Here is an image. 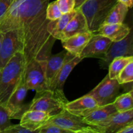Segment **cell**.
<instances>
[{"label":"cell","instance_id":"obj_12","mask_svg":"<svg viewBox=\"0 0 133 133\" xmlns=\"http://www.w3.org/2000/svg\"><path fill=\"white\" fill-rule=\"evenodd\" d=\"M131 123H133V109L122 112H116L96 126L101 133H117L122 127Z\"/></svg>","mask_w":133,"mask_h":133},{"label":"cell","instance_id":"obj_11","mask_svg":"<svg viewBox=\"0 0 133 133\" xmlns=\"http://www.w3.org/2000/svg\"><path fill=\"white\" fill-rule=\"evenodd\" d=\"M64 103L56 97L50 91L36 94L32 103L29 104L28 110H39L49 115H55L64 110Z\"/></svg>","mask_w":133,"mask_h":133},{"label":"cell","instance_id":"obj_20","mask_svg":"<svg viewBox=\"0 0 133 133\" xmlns=\"http://www.w3.org/2000/svg\"><path fill=\"white\" fill-rule=\"evenodd\" d=\"M116 112V109L112 103L104 106L98 107L83 116V118L88 123L96 126L106 120L110 115Z\"/></svg>","mask_w":133,"mask_h":133},{"label":"cell","instance_id":"obj_2","mask_svg":"<svg viewBox=\"0 0 133 133\" xmlns=\"http://www.w3.org/2000/svg\"><path fill=\"white\" fill-rule=\"evenodd\" d=\"M26 59L23 51H18L3 68L0 69V105L5 106L24 75Z\"/></svg>","mask_w":133,"mask_h":133},{"label":"cell","instance_id":"obj_1","mask_svg":"<svg viewBox=\"0 0 133 133\" xmlns=\"http://www.w3.org/2000/svg\"><path fill=\"white\" fill-rule=\"evenodd\" d=\"M51 0H10L0 19V31L17 29L23 44L26 66L32 60L45 61L55 42L48 31L46 8Z\"/></svg>","mask_w":133,"mask_h":133},{"label":"cell","instance_id":"obj_19","mask_svg":"<svg viewBox=\"0 0 133 133\" xmlns=\"http://www.w3.org/2000/svg\"><path fill=\"white\" fill-rule=\"evenodd\" d=\"M76 10V14L70 19L62 32L61 41L74 35L89 31L87 20L83 12L80 9Z\"/></svg>","mask_w":133,"mask_h":133},{"label":"cell","instance_id":"obj_25","mask_svg":"<svg viewBox=\"0 0 133 133\" xmlns=\"http://www.w3.org/2000/svg\"><path fill=\"white\" fill-rule=\"evenodd\" d=\"M116 79L121 85L132 83L133 81V61L130 62L121 71Z\"/></svg>","mask_w":133,"mask_h":133},{"label":"cell","instance_id":"obj_26","mask_svg":"<svg viewBox=\"0 0 133 133\" xmlns=\"http://www.w3.org/2000/svg\"><path fill=\"white\" fill-rule=\"evenodd\" d=\"M62 15L57 5V1L49 2L46 8V18L48 20H55Z\"/></svg>","mask_w":133,"mask_h":133},{"label":"cell","instance_id":"obj_23","mask_svg":"<svg viewBox=\"0 0 133 133\" xmlns=\"http://www.w3.org/2000/svg\"><path fill=\"white\" fill-rule=\"evenodd\" d=\"M131 61H133V56L119 57L113 59L108 67L109 78L116 79L121 71Z\"/></svg>","mask_w":133,"mask_h":133},{"label":"cell","instance_id":"obj_4","mask_svg":"<svg viewBox=\"0 0 133 133\" xmlns=\"http://www.w3.org/2000/svg\"><path fill=\"white\" fill-rule=\"evenodd\" d=\"M70 133H101L97 126L87 123L83 117L75 115L64 110L51 116L48 120Z\"/></svg>","mask_w":133,"mask_h":133},{"label":"cell","instance_id":"obj_15","mask_svg":"<svg viewBox=\"0 0 133 133\" xmlns=\"http://www.w3.org/2000/svg\"><path fill=\"white\" fill-rule=\"evenodd\" d=\"M51 116L39 110H28L25 112L20 118L19 124L23 127L36 132L38 129L45 124Z\"/></svg>","mask_w":133,"mask_h":133},{"label":"cell","instance_id":"obj_31","mask_svg":"<svg viewBox=\"0 0 133 133\" xmlns=\"http://www.w3.org/2000/svg\"><path fill=\"white\" fill-rule=\"evenodd\" d=\"M10 0H0V19L10 6Z\"/></svg>","mask_w":133,"mask_h":133},{"label":"cell","instance_id":"obj_13","mask_svg":"<svg viewBox=\"0 0 133 133\" xmlns=\"http://www.w3.org/2000/svg\"><path fill=\"white\" fill-rule=\"evenodd\" d=\"M112 42L110 39L103 35L93 33L79 57L82 58L88 57H97L100 58L106 53Z\"/></svg>","mask_w":133,"mask_h":133},{"label":"cell","instance_id":"obj_17","mask_svg":"<svg viewBox=\"0 0 133 133\" xmlns=\"http://www.w3.org/2000/svg\"><path fill=\"white\" fill-rule=\"evenodd\" d=\"M131 31V28L123 23L113 24L103 23L93 33L103 35L110 39L112 42H118L125 38Z\"/></svg>","mask_w":133,"mask_h":133},{"label":"cell","instance_id":"obj_14","mask_svg":"<svg viewBox=\"0 0 133 133\" xmlns=\"http://www.w3.org/2000/svg\"><path fill=\"white\" fill-rule=\"evenodd\" d=\"M98 107L92 96L85 95L74 101L66 102L64 105V109L71 114L83 117Z\"/></svg>","mask_w":133,"mask_h":133},{"label":"cell","instance_id":"obj_7","mask_svg":"<svg viewBox=\"0 0 133 133\" xmlns=\"http://www.w3.org/2000/svg\"><path fill=\"white\" fill-rule=\"evenodd\" d=\"M83 59V58L79 56L70 55L48 87L49 90L64 104L68 101L64 93V85L65 82L74 68Z\"/></svg>","mask_w":133,"mask_h":133},{"label":"cell","instance_id":"obj_34","mask_svg":"<svg viewBox=\"0 0 133 133\" xmlns=\"http://www.w3.org/2000/svg\"><path fill=\"white\" fill-rule=\"evenodd\" d=\"M87 0H75V9H78Z\"/></svg>","mask_w":133,"mask_h":133},{"label":"cell","instance_id":"obj_3","mask_svg":"<svg viewBox=\"0 0 133 133\" xmlns=\"http://www.w3.org/2000/svg\"><path fill=\"white\" fill-rule=\"evenodd\" d=\"M116 0H87L80 8L87 20L88 31L95 32L105 21Z\"/></svg>","mask_w":133,"mask_h":133},{"label":"cell","instance_id":"obj_28","mask_svg":"<svg viewBox=\"0 0 133 133\" xmlns=\"http://www.w3.org/2000/svg\"><path fill=\"white\" fill-rule=\"evenodd\" d=\"M10 118L7 110L4 106L0 105V133L12 125Z\"/></svg>","mask_w":133,"mask_h":133},{"label":"cell","instance_id":"obj_35","mask_svg":"<svg viewBox=\"0 0 133 133\" xmlns=\"http://www.w3.org/2000/svg\"><path fill=\"white\" fill-rule=\"evenodd\" d=\"M3 38V32L0 31V50H1V42H2Z\"/></svg>","mask_w":133,"mask_h":133},{"label":"cell","instance_id":"obj_16","mask_svg":"<svg viewBox=\"0 0 133 133\" xmlns=\"http://www.w3.org/2000/svg\"><path fill=\"white\" fill-rule=\"evenodd\" d=\"M70 55L67 51L64 50L56 55H51L48 57L44 69L45 79L48 87Z\"/></svg>","mask_w":133,"mask_h":133},{"label":"cell","instance_id":"obj_24","mask_svg":"<svg viewBox=\"0 0 133 133\" xmlns=\"http://www.w3.org/2000/svg\"><path fill=\"white\" fill-rule=\"evenodd\" d=\"M117 112L127 111L133 109L132 90H131L128 92L119 96L118 95L113 102Z\"/></svg>","mask_w":133,"mask_h":133},{"label":"cell","instance_id":"obj_30","mask_svg":"<svg viewBox=\"0 0 133 133\" xmlns=\"http://www.w3.org/2000/svg\"><path fill=\"white\" fill-rule=\"evenodd\" d=\"M3 132L5 133H31L33 131L23 127L20 124L11 125Z\"/></svg>","mask_w":133,"mask_h":133},{"label":"cell","instance_id":"obj_18","mask_svg":"<svg viewBox=\"0 0 133 133\" xmlns=\"http://www.w3.org/2000/svg\"><path fill=\"white\" fill-rule=\"evenodd\" d=\"M92 35L93 32L88 31L74 35L62 40V46L70 54L74 56H79Z\"/></svg>","mask_w":133,"mask_h":133},{"label":"cell","instance_id":"obj_29","mask_svg":"<svg viewBox=\"0 0 133 133\" xmlns=\"http://www.w3.org/2000/svg\"><path fill=\"white\" fill-rule=\"evenodd\" d=\"M62 14L70 12L75 9V0H56Z\"/></svg>","mask_w":133,"mask_h":133},{"label":"cell","instance_id":"obj_32","mask_svg":"<svg viewBox=\"0 0 133 133\" xmlns=\"http://www.w3.org/2000/svg\"><path fill=\"white\" fill-rule=\"evenodd\" d=\"M117 133H133V123L127 125L122 127Z\"/></svg>","mask_w":133,"mask_h":133},{"label":"cell","instance_id":"obj_21","mask_svg":"<svg viewBox=\"0 0 133 133\" xmlns=\"http://www.w3.org/2000/svg\"><path fill=\"white\" fill-rule=\"evenodd\" d=\"M77 10L74 9L70 12L62 14V15L55 20L49 21L48 24V31L51 36L56 40H62V32L70 19L76 14Z\"/></svg>","mask_w":133,"mask_h":133},{"label":"cell","instance_id":"obj_8","mask_svg":"<svg viewBox=\"0 0 133 133\" xmlns=\"http://www.w3.org/2000/svg\"><path fill=\"white\" fill-rule=\"evenodd\" d=\"M27 90L28 88L23 75L18 85L10 95L5 106L9 112L10 119H20L23 113L28 110L29 104H24Z\"/></svg>","mask_w":133,"mask_h":133},{"label":"cell","instance_id":"obj_5","mask_svg":"<svg viewBox=\"0 0 133 133\" xmlns=\"http://www.w3.org/2000/svg\"><path fill=\"white\" fill-rule=\"evenodd\" d=\"M46 61L32 60L26 66L24 74L26 85L28 90H35L36 94L49 91L44 71Z\"/></svg>","mask_w":133,"mask_h":133},{"label":"cell","instance_id":"obj_6","mask_svg":"<svg viewBox=\"0 0 133 133\" xmlns=\"http://www.w3.org/2000/svg\"><path fill=\"white\" fill-rule=\"evenodd\" d=\"M120 85L117 79H110L109 75L105 77L87 95L90 96L97 102L99 107L112 103L119 95Z\"/></svg>","mask_w":133,"mask_h":133},{"label":"cell","instance_id":"obj_22","mask_svg":"<svg viewBox=\"0 0 133 133\" xmlns=\"http://www.w3.org/2000/svg\"><path fill=\"white\" fill-rule=\"evenodd\" d=\"M129 9V8L125 4L117 2L112 8L103 23L113 24L123 23Z\"/></svg>","mask_w":133,"mask_h":133},{"label":"cell","instance_id":"obj_33","mask_svg":"<svg viewBox=\"0 0 133 133\" xmlns=\"http://www.w3.org/2000/svg\"><path fill=\"white\" fill-rule=\"evenodd\" d=\"M117 2H120L127 5L129 8H131L132 6L133 0H116Z\"/></svg>","mask_w":133,"mask_h":133},{"label":"cell","instance_id":"obj_10","mask_svg":"<svg viewBox=\"0 0 133 133\" xmlns=\"http://www.w3.org/2000/svg\"><path fill=\"white\" fill-rule=\"evenodd\" d=\"M132 31L122 40L112 42L106 53L100 58V66L101 68L107 69L113 59L119 57L133 56Z\"/></svg>","mask_w":133,"mask_h":133},{"label":"cell","instance_id":"obj_27","mask_svg":"<svg viewBox=\"0 0 133 133\" xmlns=\"http://www.w3.org/2000/svg\"><path fill=\"white\" fill-rule=\"evenodd\" d=\"M38 133H70L68 131L63 129L61 127L53 123L47 122L45 124L36 131Z\"/></svg>","mask_w":133,"mask_h":133},{"label":"cell","instance_id":"obj_9","mask_svg":"<svg viewBox=\"0 0 133 133\" xmlns=\"http://www.w3.org/2000/svg\"><path fill=\"white\" fill-rule=\"evenodd\" d=\"M18 51H23V44L18 30H9L3 32L0 50V69L3 68Z\"/></svg>","mask_w":133,"mask_h":133}]
</instances>
